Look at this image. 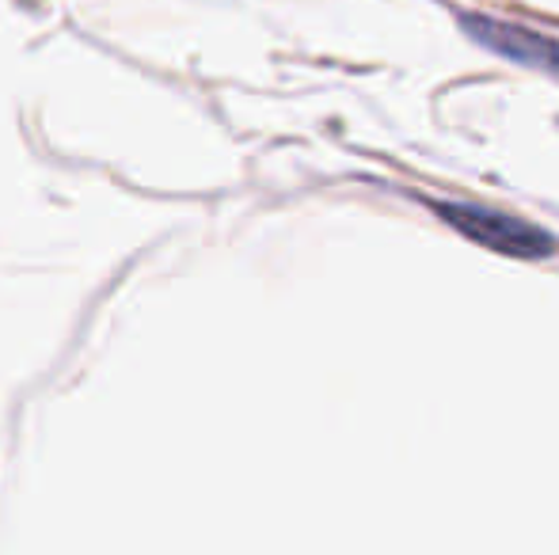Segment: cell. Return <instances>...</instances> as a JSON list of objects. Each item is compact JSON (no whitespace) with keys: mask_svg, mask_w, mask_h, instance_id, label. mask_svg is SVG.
<instances>
[{"mask_svg":"<svg viewBox=\"0 0 559 555\" xmlns=\"http://www.w3.org/2000/svg\"><path fill=\"white\" fill-rule=\"evenodd\" d=\"M438 217L464 240L487 248V252L510 255V260H548L556 255V237L530 221H518L510 214H499L491 206H476V202H435Z\"/></svg>","mask_w":559,"mask_h":555,"instance_id":"6da1fadb","label":"cell"},{"mask_svg":"<svg viewBox=\"0 0 559 555\" xmlns=\"http://www.w3.org/2000/svg\"><path fill=\"white\" fill-rule=\"evenodd\" d=\"M461 27L468 31L479 46L499 53V58L559 76V38L537 35V31L518 27V23H507V20H491V15H472V12L461 15Z\"/></svg>","mask_w":559,"mask_h":555,"instance_id":"7a4b0ae2","label":"cell"}]
</instances>
